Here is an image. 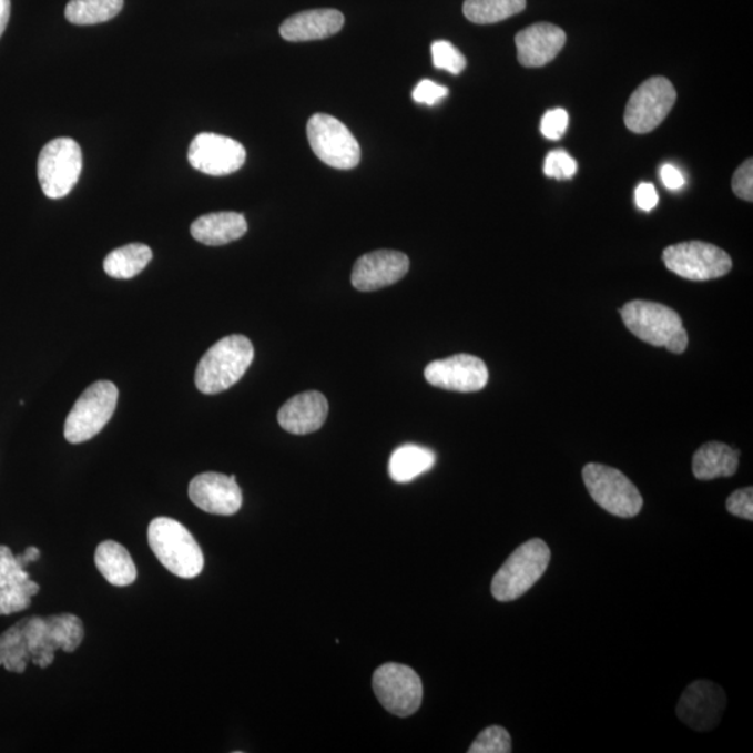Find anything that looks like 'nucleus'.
<instances>
[{"instance_id": "14", "label": "nucleus", "mask_w": 753, "mask_h": 753, "mask_svg": "<svg viewBox=\"0 0 753 753\" xmlns=\"http://www.w3.org/2000/svg\"><path fill=\"white\" fill-rule=\"evenodd\" d=\"M189 162L211 176H226L240 171L246 162V150L240 141L215 133H200L187 153Z\"/></svg>"}, {"instance_id": "29", "label": "nucleus", "mask_w": 753, "mask_h": 753, "mask_svg": "<svg viewBox=\"0 0 753 753\" xmlns=\"http://www.w3.org/2000/svg\"><path fill=\"white\" fill-rule=\"evenodd\" d=\"M469 753H509L512 752V740L506 729L491 725L481 731L475 740Z\"/></svg>"}, {"instance_id": "16", "label": "nucleus", "mask_w": 753, "mask_h": 753, "mask_svg": "<svg viewBox=\"0 0 753 753\" xmlns=\"http://www.w3.org/2000/svg\"><path fill=\"white\" fill-rule=\"evenodd\" d=\"M427 383L447 391L478 393L489 383L486 363L472 355H454L426 367Z\"/></svg>"}, {"instance_id": "27", "label": "nucleus", "mask_w": 753, "mask_h": 753, "mask_svg": "<svg viewBox=\"0 0 753 753\" xmlns=\"http://www.w3.org/2000/svg\"><path fill=\"white\" fill-rule=\"evenodd\" d=\"M123 0H70L64 16L75 26H94L116 18Z\"/></svg>"}, {"instance_id": "7", "label": "nucleus", "mask_w": 753, "mask_h": 753, "mask_svg": "<svg viewBox=\"0 0 753 753\" xmlns=\"http://www.w3.org/2000/svg\"><path fill=\"white\" fill-rule=\"evenodd\" d=\"M38 181L48 199L67 197L83 171V153L73 139L50 141L38 156Z\"/></svg>"}, {"instance_id": "22", "label": "nucleus", "mask_w": 753, "mask_h": 753, "mask_svg": "<svg viewBox=\"0 0 753 753\" xmlns=\"http://www.w3.org/2000/svg\"><path fill=\"white\" fill-rule=\"evenodd\" d=\"M191 232L203 245L224 246L246 235L247 222L240 213H213L194 221Z\"/></svg>"}, {"instance_id": "15", "label": "nucleus", "mask_w": 753, "mask_h": 753, "mask_svg": "<svg viewBox=\"0 0 753 753\" xmlns=\"http://www.w3.org/2000/svg\"><path fill=\"white\" fill-rule=\"evenodd\" d=\"M727 696L722 686L698 680L686 688L676 706V716L695 731H711L722 722Z\"/></svg>"}, {"instance_id": "37", "label": "nucleus", "mask_w": 753, "mask_h": 753, "mask_svg": "<svg viewBox=\"0 0 753 753\" xmlns=\"http://www.w3.org/2000/svg\"><path fill=\"white\" fill-rule=\"evenodd\" d=\"M660 177H662L664 186L670 189V191H680L681 187H684L685 179L674 165H663L662 170H660Z\"/></svg>"}, {"instance_id": "35", "label": "nucleus", "mask_w": 753, "mask_h": 753, "mask_svg": "<svg viewBox=\"0 0 753 753\" xmlns=\"http://www.w3.org/2000/svg\"><path fill=\"white\" fill-rule=\"evenodd\" d=\"M733 192L745 202H753V161L746 160L739 170L735 171L733 177Z\"/></svg>"}, {"instance_id": "25", "label": "nucleus", "mask_w": 753, "mask_h": 753, "mask_svg": "<svg viewBox=\"0 0 753 753\" xmlns=\"http://www.w3.org/2000/svg\"><path fill=\"white\" fill-rule=\"evenodd\" d=\"M436 464V454L429 448L406 444L395 449L389 458L388 472L397 484H409L429 472Z\"/></svg>"}, {"instance_id": "17", "label": "nucleus", "mask_w": 753, "mask_h": 753, "mask_svg": "<svg viewBox=\"0 0 753 753\" xmlns=\"http://www.w3.org/2000/svg\"><path fill=\"white\" fill-rule=\"evenodd\" d=\"M189 497L202 511L231 517L242 508L243 496L236 476L207 472L197 475L189 485Z\"/></svg>"}, {"instance_id": "31", "label": "nucleus", "mask_w": 753, "mask_h": 753, "mask_svg": "<svg viewBox=\"0 0 753 753\" xmlns=\"http://www.w3.org/2000/svg\"><path fill=\"white\" fill-rule=\"evenodd\" d=\"M578 171L577 161L567 151H551L545 161V175L557 179V181H568L576 176Z\"/></svg>"}, {"instance_id": "3", "label": "nucleus", "mask_w": 753, "mask_h": 753, "mask_svg": "<svg viewBox=\"0 0 753 753\" xmlns=\"http://www.w3.org/2000/svg\"><path fill=\"white\" fill-rule=\"evenodd\" d=\"M622 322L643 343L682 354L688 334L680 314L660 303L633 301L621 308Z\"/></svg>"}, {"instance_id": "33", "label": "nucleus", "mask_w": 753, "mask_h": 753, "mask_svg": "<svg viewBox=\"0 0 753 753\" xmlns=\"http://www.w3.org/2000/svg\"><path fill=\"white\" fill-rule=\"evenodd\" d=\"M729 512L746 521H753V489L736 490L729 497L727 503Z\"/></svg>"}, {"instance_id": "6", "label": "nucleus", "mask_w": 753, "mask_h": 753, "mask_svg": "<svg viewBox=\"0 0 753 753\" xmlns=\"http://www.w3.org/2000/svg\"><path fill=\"white\" fill-rule=\"evenodd\" d=\"M119 389L111 381L91 384L64 423V438L70 444H81L99 436L115 414Z\"/></svg>"}, {"instance_id": "10", "label": "nucleus", "mask_w": 753, "mask_h": 753, "mask_svg": "<svg viewBox=\"0 0 753 753\" xmlns=\"http://www.w3.org/2000/svg\"><path fill=\"white\" fill-rule=\"evenodd\" d=\"M41 551L37 547H27L24 552L14 556L10 547L0 545V615H10L26 611L31 607V599L40 593V584L31 581L26 568L40 560Z\"/></svg>"}, {"instance_id": "9", "label": "nucleus", "mask_w": 753, "mask_h": 753, "mask_svg": "<svg viewBox=\"0 0 753 753\" xmlns=\"http://www.w3.org/2000/svg\"><path fill=\"white\" fill-rule=\"evenodd\" d=\"M307 138L314 154L324 164L340 171L354 170L359 165L360 145L337 118L316 113L307 123Z\"/></svg>"}, {"instance_id": "18", "label": "nucleus", "mask_w": 753, "mask_h": 753, "mask_svg": "<svg viewBox=\"0 0 753 753\" xmlns=\"http://www.w3.org/2000/svg\"><path fill=\"white\" fill-rule=\"evenodd\" d=\"M409 271L406 254L378 251L365 254L352 271V285L360 292H373L397 284Z\"/></svg>"}, {"instance_id": "36", "label": "nucleus", "mask_w": 753, "mask_h": 753, "mask_svg": "<svg viewBox=\"0 0 753 753\" xmlns=\"http://www.w3.org/2000/svg\"><path fill=\"white\" fill-rule=\"evenodd\" d=\"M635 203L642 211L654 210L655 205L659 204V194L652 183L643 182L639 184L635 191Z\"/></svg>"}, {"instance_id": "8", "label": "nucleus", "mask_w": 753, "mask_h": 753, "mask_svg": "<svg viewBox=\"0 0 753 753\" xmlns=\"http://www.w3.org/2000/svg\"><path fill=\"white\" fill-rule=\"evenodd\" d=\"M582 475L590 497L607 512L620 518H633L641 512V492L619 469L589 464L584 466Z\"/></svg>"}, {"instance_id": "19", "label": "nucleus", "mask_w": 753, "mask_h": 753, "mask_svg": "<svg viewBox=\"0 0 753 753\" xmlns=\"http://www.w3.org/2000/svg\"><path fill=\"white\" fill-rule=\"evenodd\" d=\"M567 42V34L560 27L539 23L518 32L515 38L518 61L525 68H541L554 61Z\"/></svg>"}, {"instance_id": "5", "label": "nucleus", "mask_w": 753, "mask_h": 753, "mask_svg": "<svg viewBox=\"0 0 753 753\" xmlns=\"http://www.w3.org/2000/svg\"><path fill=\"white\" fill-rule=\"evenodd\" d=\"M551 552L541 539H532L519 546L496 573L491 582V593L498 601H512L521 598L545 576Z\"/></svg>"}, {"instance_id": "28", "label": "nucleus", "mask_w": 753, "mask_h": 753, "mask_svg": "<svg viewBox=\"0 0 753 753\" xmlns=\"http://www.w3.org/2000/svg\"><path fill=\"white\" fill-rule=\"evenodd\" d=\"M527 9V0H465V18L476 24H495Z\"/></svg>"}, {"instance_id": "21", "label": "nucleus", "mask_w": 753, "mask_h": 753, "mask_svg": "<svg viewBox=\"0 0 753 753\" xmlns=\"http://www.w3.org/2000/svg\"><path fill=\"white\" fill-rule=\"evenodd\" d=\"M345 18L339 10H307L286 19L281 26L279 34L289 42L325 40L343 30Z\"/></svg>"}, {"instance_id": "11", "label": "nucleus", "mask_w": 753, "mask_h": 753, "mask_svg": "<svg viewBox=\"0 0 753 753\" xmlns=\"http://www.w3.org/2000/svg\"><path fill=\"white\" fill-rule=\"evenodd\" d=\"M663 262L671 273L691 281L722 278L733 268V260L722 248L698 241L665 248Z\"/></svg>"}, {"instance_id": "26", "label": "nucleus", "mask_w": 753, "mask_h": 753, "mask_svg": "<svg viewBox=\"0 0 753 753\" xmlns=\"http://www.w3.org/2000/svg\"><path fill=\"white\" fill-rule=\"evenodd\" d=\"M153 260V251L143 243H130L108 254L104 271L111 278L132 279Z\"/></svg>"}, {"instance_id": "24", "label": "nucleus", "mask_w": 753, "mask_h": 753, "mask_svg": "<svg viewBox=\"0 0 753 753\" xmlns=\"http://www.w3.org/2000/svg\"><path fill=\"white\" fill-rule=\"evenodd\" d=\"M94 560L101 576L113 587H129L138 579V568L132 556L118 541H102L96 547Z\"/></svg>"}, {"instance_id": "23", "label": "nucleus", "mask_w": 753, "mask_h": 753, "mask_svg": "<svg viewBox=\"0 0 753 753\" xmlns=\"http://www.w3.org/2000/svg\"><path fill=\"white\" fill-rule=\"evenodd\" d=\"M740 452L723 442H708L693 455L692 470L699 480L730 478L736 474Z\"/></svg>"}, {"instance_id": "32", "label": "nucleus", "mask_w": 753, "mask_h": 753, "mask_svg": "<svg viewBox=\"0 0 753 753\" xmlns=\"http://www.w3.org/2000/svg\"><path fill=\"white\" fill-rule=\"evenodd\" d=\"M568 123H570V116L566 110L561 108L551 110L541 119V134L549 140H560L567 132Z\"/></svg>"}, {"instance_id": "30", "label": "nucleus", "mask_w": 753, "mask_h": 753, "mask_svg": "<svg viewBox=\"0 0 753 753\" xmlns=\"http://www.w3.org/2000/svg\"><path fill=\"white\" fill-rule=\"evenodd\" d=\"M431 55L436 69L447 70L451 74H459L466 68V58L451 42H433Z\"/></svg>"}, {"instance_id": "34", "label": "nucleus", "mask_w": 753, "mask_h": 753, "mask_svg": "<svg viewBox=\"0 0 753 753\" xmlns=\"http://www.w3.org/2000/svg\"><path fill=\"white\" fill-rule=\"evenodd\" d=\"M447 95V87L437 84L431 80H421L420 83L415 87L414 94H411L417 104L429 106L438 104V102L446 99Z\"/></svg>"}, {"instance_id": "12", "label": "nucleus", "mask_w": 753, "mask_h": 753, "mask_svg": "<svg viewBox=\"0 0 753 753\" xmlns=\"http://www.w3.org/2000/svg\"><path fill=\"white\" fill-rule=\"evenodd\" d=\"M373 690L384 709L399 718L419 711L423 701L420 676L408 665L387 663L374 671Z\"/></svg>"}, {"instance_id": "2", "label": "nucleus", "mask_w": 753, "mask_h": 753, "mask_svg": "<svg viewBox=\"0 0 753 753\" xmlns=\"http://www.w3.org/2000/svg\"><path fill=\"white\" fill-rule=\"evenodd\" d=\"M253 359L251 339L243 335H230L205 352L199 362L194 383L199 391L205 395L224 393L245 376Z\"/></svg>"}, {"instance_id": "20", "label": "nucleus", "mask_w": 753, "mask_h": 753, "mask_svg": "<svg viewBox=\"0 0 753 753\" xmlns=\"http://www.w3.org/2000/svg\"><path fill=\"white\" fill-rule=\"evenodd\" d=\"M328 416V400L322 393L295 395L278 411V421L291 435L305 436L322 429Z\"/></svg>"}, {"instance_id": "4", "label": "nucleus", "mask_w": 753, "mask_h": 753, "mask_svg": "<svg viewBox=\"0 0 753 753\" xmlns=\"http://www.w3.org/2000/svg\"><path fill=\"white\" fill-rule=\"evenodd\" d=\"M149 545L162 566L173 576L193 579L203 572L202 549L193 535L175 519H153L149 527Z\"/></svg>"}, {"instance_id": "13", "label": "nucleus", "mask_w": 753, "mask_h": 753, "mask_svg": "<svg viewBox=\"0 0 753 753\" xmlns=\"http://www.w3.org/2000/svg\"><path fill=\"white\" fill-rule=\"evenodd\" d=\"M676 101V91L671 81L652 78L639 85L628 101L624 122L633 133L653 132L669 116Z\"/></svg>"}, {"instance_id": "1", "label": "nucleus", "mask_w": 753, "mask_h": 753, "mask_svg": "<svg viewBox=\"0 0 753 753\" xmlns=\"http://www.w3.org/2000/svg\"><path fill=\"white\" fill-rule=\"evenodd\" d=\"M83 639L78 615L26 617L0 633V665L16 674H23L29 663L47 669L55 662L57 650L73 653Z\"/></svg>"}, {"instance_id": "38", "label": "nucleus", "mask_w": 753, "mask_h": 753, "mask_svg": "<svg viewBox=\"0 0 753 753\" xmlns=\"http://www.w3.org/2000/svg\"><path fill=\"white\" fill-rule=\"evenodd\" d=\"M10 9H12L10 0H0V37H2L4 30H7L10 19Z\"/></svg>"}]
</instances>
